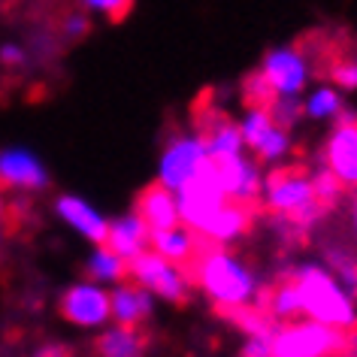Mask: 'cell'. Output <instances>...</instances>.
<instances>
[{"label":"cell","instance_id":"obj_1","mask_svg":"<svg viewBox=\"0 0 357 357\" xmlns=\"http://www.w3.org/2000/svg\"><path fill=\"white\" fill-rule=\"evenodd\" d=\"M182 279L200 284L215 303H245L255 288L252 273H248L243 264H236L234 257H227L225 252L212 248V239H206V245H203L200 255L188 264Z\"/></svg>","mask_w":357,"mask_h":357},{"label":"cell","instance_id":"obj_2","mask_svg":"<svg viewBox=\"0 0 357 357\" xmlns=\"http://www.w3.org/2000/svg\"><path fill=\"white\" fill-rule=\"evenodd\" d=\"M357 345V330L333 327L324 321H306L275 330L273 357H348Z\"/></svg>","mask_w":357,"mask_h":357},{"label":"cell","instance_id":"obj_3","mask_svg":"<svg viewBox=\"0 0 357 357\" xmlns=\"http://www.w3.org/2000/svg\"><path fill=\"white\" fill-rule=\"evenodd\" d=\"M294 279H297L303 312H309L312 318L324 321V324L357 330L351 300L342 294V288H336V282L330 279L321 266H303V270H294Z\"/></svg>","mask_w":357,"mask_h":357},{"label":"cell","instance_id":"obj_4","mask_svg":"<svg viewBox=\"0 0 357 357\" xmlns=\"http://www.w3.org/2000/svg\"><path fill=\"white\" fill-rule=\"evenodd\" d=\"M227 200L230 197H227L225 185H221V178L215 173V164H212V158H209L206 164L200 167V173L194 176L188 185L178 188V200H176L178 218H182L191 230H203V225H206Z\"/></svg>","mask_w":357,"mask_h":357},{"label":"cell","instance_id":"obj_5","mask_svg":"<svg viewBox=\"0 0 357 357\" xmlns=\"http://www.w3.org/2000/svg\"><path fill=\"white\" fill-rule=\"evenodd\" d=\"M315 200L312 194V178L306 176L303 164H291V167H275L266 176V206L275 215H291V212L303 209L306 203Z\"/></svg>","mask_w":357,"mask_h":357},{"label":"cell","instance_id":"obj_6","mask_svg":"<svg viewBox=\"0 0 357 357\" xmlns=\"http://www.w3.org/2000/svg\"><path fill=\"white\" fill-rule=\"evenodd\" d=\"M128 270L133 273V279H137L139 284H146V288L158 291L164 300L176 303V306H185V303H188L185 279L167 264V257H160L158 252H146V248H142L137 257H130Z\"/></svg>","mask_w":357,"mask_h":357},{"label":"cell","instance_id":"obj_7","mask_svg":"<svg viewBox=\"0 0 357 357\" xmlns=\"http://www.w3.org/2000/svg\"><path fill=\"white\" fill-rule=\"evenodd\" d=\"M324 160L339 182L357 188V112L342 109L339 128L330 133V142L324 149Z\"/></svg>","mask_w":357,"mask_h":357},{"label":"cell","instance_id":"obj_8","mask_svg":"<svg viewBox=\"0 0 357 357\" xmlns=\"http://www.w3.org/2000/svg\"><path fill=\"white\" fill-rule=\"evenodd\" d=\"M209 160V151L203 146L200 137H182L167 149L164 160H160V182L169 191H178L182 185H188L194 176L200 173V167Z\"/></svg>","mask_w":357,"mask_h":357},{"label":"cell","instance_id":"obj_9","mask_svg":"<svg viewBox=\"0 0 357 357\" xmlns=\"http://www.w3.org/2000/svg\"><path fill=\"white\" fill-rule=\"evenodd\" d=\"M49 185V176L43 164L24 149H6L0 151V191L6 188H24V191H43Z\"/></svg>","mask_w":357,"mask_h":357},{"label":"cell","instance_id":"obj_10","mask_svg":"<svg viewBox=\"0 0 357 357\" xmlns=\"http://www.w3.org/2000/svg\"><path fill=\"white\" fill-rule=\"evenodd\" d=\"M61 315L79 327H94L109 318V297L94 284H76L58 303Z\"/></svg>","mask_w":357,"mask_h":357},{"label":"cell","instance_id":"obj_11","mask_svg":"<svg viewBox=\"0 0 357 357\" xmlns=\"http://www.w3.org/2000/svg\"><path fill=\"white\" fill-rule=\"evenodd\" d=\"M215 164V173L225 185L227 197L239 200V203H257V194H261V176H257V167L248 164L245 158L239 155H227V158H212Z\"/></svg>","mask_w":357,"mask_h":357},{"label":"cell","instance_id":"obj_12","mask_svg":"<svg viewBox=\"0 0 357 357\" xmlns=\"http://www.w3.org/2000/svg\"><path fill=\"white\" fill-rule=\"evenodd\" d=\"M306 58L297 49H275L264 58V76L279 94H297L306 85Z\"/></svg>","mask_w":357,"mask_h":357},{"label":"cell","instance_id":"obj_13","mask_svg":"<svg viewBox=\"0 0 357 357\" xmlns=\"http://www.w3.org/2000/svg\"><path fill=\"white\" fill-rule=\"evenodd\" d=\"M197 130H200V139H203V146H206L209 158L239 155V149H243V130L218 109L203 112L197 119Z\"/></svg>","mask_w":357,"mask_h":357},{"label":"cell","instance_id":"obj_14","mask_svg":"<svg viewBox=\"0 0 357 357\" xmlns=\"http://www.w3.org/2000/svg\"><path fill=\"white\" fill-rule=\"evenodd\" d=\"M255 203H239V200H227L225 206H221L215 215H212L203 230H197L200 236L212 239V243H227V239H234L239 234H245L248 227H252V218H255Z\"/></svg>","mask_w":357,"mask_h":357},{"label":"cell","instance_id":"obj_15","mask_svg":"<svg viewBox=\"0 0 357 357\" xmlns=\"http://www.w3.org/2000/svg\"><path fill=\"white\" fill-rule=\"evenodd\" d=\"M151 243H155L158 255L167 261L178 264V270H188V264L200 255V248L206 245V236H200L197 230H178V227H167V230H151Z\"/></svg>","mask_w":357,"mask_h":357},{"label":"cell","instance_id":"obj_16","mask_svg":"<svg viewBox=\"0 0 357 357\" xmlns=\"http://www.w3.org/2000/svg\"><path fill=\"white\" fill-rule=\"evenodd\" d=\"M137 215L146 221L151 230H167L178 225V206L164 182H151L137 197Z\"/></svg>","mask_w":357,"mask_h":357},{"label":"cell","instance_id":"obj_17","mask_svg":"<svg viewBox=\"0 0 357 357\" xmlns=\"http://www.w3.org/2000/svg\"><path fill=\"white\" fill-rule=\"evenodd\" d=\"M151 239V227L142 221L139 215H124L119 218L115 225L106 227V248L109 252H115L119 257H124V261H130V257H137L142 248H146V243Z\"/></svg>","mask_w":357,"mask_h":357},{"label":"cell","instance_id":"obj_18","mask_svg":"<svg viewBox=\"0 0 357 357\" xmlns=\"http://www.w3.org/2000/svg\"><path fill=\"white\" fill-rule=\"evenodd\" d=\"M215 312L225 321H230L234 327H239L248 336L257 339H273L275 336V321L270 312H264L261 306H245V303H215Z\"/></svg>","mask_w":357,"mask_h":357},{"label":"cell","instance_id":"obj_19","mask_svg":"<svg viewBox=\"0 0 357 357\" xmlns=\"http://www.w3.org/2000/svg\"><path fill=\"white\" fill-rule=\"evenodd\" d=\"M109 312L124 327H139L151 315V300L146 294V284H121L109 297Z\"/></svg>","mask_w":357,"mask_h":357},{"label":"cell","instance_id":"obj_20","mask_svg":"<svg viewBox=\"0 0 357 357\" xmlns=\"http://www.w3.org/2000/svg\"><path fill=\"white\" fill-rule=\"evenodd\" d=\"M146 348H149V339L139 327H119V330H109V333L97 336L91 351L94 357H146Z\"/></svg>","mask_w":357,"mask_h":357},{"label":"cell","instance_id":"obj_21","mask_svg":"<svg viewBox=\"0 0 357 357\" xmlns=\"http://www.w3.org/2000/svg\"><path fill=\"white\" fill-rule=\"evenodd\" d=\"M58 212H61V218L70 221L79 234H85L88 239H94V243H103L106 239V221L97 215V212L88 206L85 200H79V197H61L58 200Z\"/></svg>","mask_w":357,"mask_h":357},{"label":"cell","instance_id":"obj_22","mask_svg":"<svg viewBox=\"0 0 357 357\" xmlns=\"http://www.w3.org/2000/svg\"><path fill=\"white\" fill-rule=\"evenodd\" d=\"M275 97H279V91L270 85V79L264 76V70L248 73L243 79V103L248 106V109H266V112H270V106L275 103Z\"/></svg>","mask_w":357,"mask_h":357},{"label":"cell","instance_id":"obj_23","mask_svg":"<svg viewBox=\"0 0 357 357\" xmlns=\"http://www.w3.org/2000/svg\"><path fill=\"white\" fill-rule=\"evenodd\" d=\"M327 55V70L324 73L333 79L339 88H345V91H354L357 88V52H324Z\"/></svg>","mask_w":357,"mask_h":357},{"label":"cell","instance_id":"obj_24","mask_svg":"<svg viewBox=\"0 0 357 357\" xmlns=\"http://www.w3.org/2000/svg\"><path fill=\"white\" fill-rule=\"evenodd\" d=\"M128 273L130 270H128V264H124V257L109 252V248L94 252L91 261H88V275H94L97 282H121Z\"/></svg>","mask_w":357,"mask_h":357},{"label":"cell","instance_id":"obj_25","mask_svg":"<svg viewBox=\"0 0 357 357\" xmlns=\"http://www.w3.org/2000/svg\"><path fill=\"white\" fill-rule=\"evenodd\" d=\"M342 188H345V185L339 182L336 173H333V169H327V167L318 169V173L312 176V194H315V197L324 203L327 209H333L339 203V197H342Z\"/></svg>","mask_w":357,"mask_h":357},{"label":"cell","instance_id":"obj_26","mask_svg":"<svg viewBox=\"0 0 357 357\" xmlns=\"http://www.w3.org/2000/svg\"><path fill=\"white\" fill-rule=\"evenodd\" d=\"M309 115H315V119H327V115H339L342 112V97H339L333 88H321L318 94L309 97V103L303 106Z\"/></svg>","mask_w":357,"mask_h":357},{"label":"cell","instance_id":"obj_27","mask_svg":"<svg viewBox=\"0 0 357 357\" xmlns=\"http://www.w3.org/2000/svg\"><path fill=\"white\" fill-rule=\"evenodd\" d=\"M300 115H303V103L297 100V94H282V97H275V103L270 106V119H273V124H279V128H291Z\"/></svg>","mask_w":357,"mask_h":357},{"label":"cell","instance_id":"obj_28","mask_svg":"<svg viewBox=\"0 0 357 357\" xmlns=\"http://www.w3.org/2000/svg\"><path fill=\"white\" fill-rule=\"evenodd\" d=\"M327 257H330V264L336 266V273L342 275V282L351 288V294L357 297V255L348 252V248H330Z\"/></svg>","mask_w":357,"mask_h":357},{"label":"cell","instance_id":"obj_29","mask_svg":"<svg viewBox=\"0 0 357 357\" xmlns=\"http://www.w3.org/2000/svg\"><path fill=\"white\" fill-rule=\"evenodd\" d=\"M270 128H273L270 112H266V109H252V112H248V119H245V124H243V142L255 149L257 142L270 133Z\"/></svg>","mask_w":357,"mask_h":357},{"label":"cell","instance_id":"obj_30","mask_svg":"<svg viewBox=\"0 0 357 357\" xmlns=\"http://www.w3.org/2000/svg\"><path fill=\"white\" fill-rule=\"evenodd\" d=\"M255 151L261 160H275L279 155H284V151H288V133H284V128H275L273 124L270 133L255 146Z\"/></svg>","mask_w":357,"mask_h":357},{"label":"cell","instance_id":"obj_31","mask_svg":"<svg viewBox=\"0 0 357 357\" xmlns=\"http://www.w3.org/2000/svg\"><path fill=\"white\" fill-rule=\"evenodd\" d=\"M82 3L88 6V10H94V13H103L112 24L124 22L130 15V10H133V0H82Z\"/></svg>","mask_w":357,"mask_h":357},{"label":"cell","instance_id":"obj_32","mask_svg":"<svg viewBox=\"0 0 357 357\" xmlns=\"http://www.w3.org/2000/svg\"><path fill=\"white\" fill-rule=\"evenodd\" d=\"M88 33V19L85 15H70V19L64 22V37L67 40H82Z\"/></svg>","mask_w":357,"mask_h":357},{"label":"cell","instance_id":"obj_33","mask_svg":"<svg viewBox=\"0 0 357 357\" xmlns=\"http://www.w3.org/2000/svg\"><path fill=\"white\" fill-rule=\"evenodd\" d=\"M273 339H257L252 336V342L243 348V357H273Z\"/></svg>","mask_w":357,"mask_h":357},{"label":"cell","instance_id":"obj_34","mask_svg":"<svg viewBox=\"0 0 357 357\" xmlns=\"http://www.w3.org/2000/svg\"><path fill=\"white\" fill-rule=\"evenodd\" d=\"M33 357H73V348L64 342H46L33 351Z\"/></svg>","mask_w":357,"mask_h":357},{"label":"cell","instance_id":"obj_35","mask_svg":"<svg viewBox=\"0 0 357 357\" xmlns=\"http://www.w3.org/2000/svg\"><path fill=\"white\" fill-rule=\"evenodd\" d=\"M0 61H3V64H10V67H15V64H22V61H24V52L19 46H3V49H0Z\"/></svg>","mask_w":357,"mask_h":357},{"label":"cell","instance_id":"obj_36","mask_svg":"<svg viewBox=\"0 0 357 357\" xmlns=\"http://www.w3.org/2000/svg\"><path fill=\"white\" fill-rule=\"evenodd\" d=\"M3 215H6V206H3V200H0V221H3Z\"/></svg>","mask_w":357,"mask_h":357},{"label":"cell","instance_id":"obj_37","mask_svg":"<svg viewBox=\"0 0 357 357\" xmlns=\"http://www.w3.org/2000/svg\"><path fill=\"white\" fill-rule=\"evenodd\" d=\"M354 215H357V203H354Z\"/></svg>","mask_w":357,"mask_h":357},{"label":"cell","instance_id":"obj_38","mask_svg":"<svg viewBox=\"0 0 357 357\" xmlns=\"http://www.w3.org/2000/svg\"><path fill=\"white\" fill-rule=\"evenodd\" d=\"M0 236H3V234H0Z\"/></svg>","mask_w":357,"mask_h":357}]
</instances>
